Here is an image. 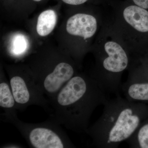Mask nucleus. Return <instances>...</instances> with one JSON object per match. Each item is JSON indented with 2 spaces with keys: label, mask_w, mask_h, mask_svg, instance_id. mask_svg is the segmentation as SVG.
Returning a JSON list of instances; mask_svg holds the SVG:
<instances>
[{
  "label": "nucleus",
  "mask_w": 148,
  "mask_h": 148,
  "mask_svg": "<svg viewBox=\"0 0 148 148\" xmlns=\"http://www.w3.org/2000/svg\"><path fill=\"white\" fill-rule=\"evenodd\" d=\"M57 20L56 13L52 10L44 11L38 17L36 30L41 36L49 35L55 28Z\"/></svg>",
  "instance_id": "nucleus-9"
},
{
  "label": "nucleus",
  "mask_w": 148,
  "mask_h": 148,
  "mask_svg": "<svg viewBox=\"0 0 148 148\" xmlns=\"http://www.w3.org/2000/svg\"><path fill=\"white\" fill-rule=\"evenodd\" d=\"M32 1L36 2H39L41 1L42 0H32Z\"/></svg>",
  "instance_id": "nucleus-14"
},
{
  "label": "nucleus",
  "mask_w": 148,
  "mask_h": 148,
  "mask_svg": "<svg viewBox=\"0 0 148 148\" xmlns=\"http://www.w3.org/2000/svg\"><path fill=\"white\" fill-rule=\"evenodd\" d=\"M25 42L21 38H17L14 44V50H16V52L17 53L21 52V50H24L25 48Z\"/></svg>",
  "instance_id": "nucleus-11"
},
{
  "label": "nucleus",
  "mask_w": 148,
  "mask_h": 148,
  "mask_svg": "<svg viewBox=\"0 0 148 148\" xmlns=\"http://www.w3.org/2000/svg\"><path fill=\"white\" fill-rule=\"evenodd\" d=\"M0 107L5 111V119L16 115V103L10 84L5 80L0 82Z\"/></svg>",
  "instance_id": "nucleus-8"
},
{
  "label": "nucleus",
  "mask_w": 148,
  "mask_h": 148,
  "mask_svg": "<svg viewBox=\"0 0 148 148\" xmlns=\"http://www.w3.org/2000/svg\"><path fill=\"white\" fill-rule=\"evenodd\" d=\"M107 100L94 79L75 75L49 101L53 111L51 119L74 132H86L95 109Z\"/></svg>",
  "instance_id": "nucleus-1"
},
{
  "label": "nucleus",
  "mask_w": 148,
  "mask_h": 148,
  "mask_svg": "<svg viewBox=\"0 0 148 148\" xmlns=\"http://www.w3.org/2000/svg\"><path fill=\"white\" fill-rule=\"evenodd\" d=\"M103 114L86 133L92 145L100 148H116L128 140L148 117V107L139 102H130L120 95L104 105Z\"/></svg>",
  "instance_id": "nucleus-2"
},
{
  "label": "nucleus",
  "mask_w": 148,
  "mask_h": 148,
  "mask_svg": "<svg viewBox=\"0 0 148 148\" xmlns=\"http://www.w3.org/2000/svg\"><path fill=\"white\" fill-rule=\"evenodd\" d=\"M66 29L70 35L81 37L86 40L93 36L96 33L97 20L90 14H77L68 19Z\"/></svg>",
  "instance_id": "nucleus-5"
},
{
  "label": "nucleus",
  "mask_w": 148,
  "mask_h": 148,
  "mask_svg": "<svg viewBox=\"0 0 148 148\" xmlns=\"http://www.w3.org/2000/svg\"><path fill=\"white\" fill-rule=\"evenodd\" d=\"M125 21L138 32H148V12L137 5L128 6L123 11Z\"/></svg>",
  "instance_id": "nucleus-7"
},
{
  "label": "nucleus",
  "mask_w": 148,
  "mask_h": 148,
  "mask_svg": "<svg viewBox=\"0 0 148 148\" xmlns=\"http://www.w3.org/2000/svg\"><path fill=\"white\" fill-rule=\"evenodd\" d=\"M6 120L17 128L31 147H75L60 125L51 119L40 123H27L20 121L16 115Z\"/></svg>",
  "instance_id": "nucleus-3"
},
{
  "label": "nucleus",
  "mask_w": 148,
  "mask_h": 148,
  "mask_svg": "<svg viewBox=\"0 0 148 148\" xmlns=\"http://www.w3.org/2000/svg\"><path fill=\"white\" fill-rule=\"evenodd\" d=\"M13 73L10 76V84L16 101V110L24 111L32 105L47 108L48 100L37 84L33 73Z\"/></svg>",
  "instance_id": "nucleus-4"
},
{
  "label": "nucleus",
  "mask_w": 148,
  "mask_h": 148,
  "mask_svg": "<svg viewBox=\"0 0 148 148\" xmlns=\"http://www.w3.org/2000/svg\"><path fill=\"white\" fill-rule=\"evenodd\" d=\"M136 5L144 9H148V0H132Z\"/></svg>",
  "instance_id": "nucleus-13"
},
{
  "label": "nucleus",
  "mask_w": 148,
  "mask_h": 148,
  "mask_svg": "<svg viewBox=\"0 0 148 148\" xmlns=\"http://www.w3.org/2000/svg\"><path fill=\"white\" fill-rule=\"evenodd\" d=\"M121 89L125 99L130 102L148 101V81L144 80L135 73L130 76Z\"/></svg>",
  "instance_id": "nucleus-6"
},
{
  "label": "nucleus",
  "mask_w": 148,
  "mask_h": 148,
  "mask_svg": "<svg viewBox=\"0 0 148 148\" xmlns=\"http://www.w3.org/2000/svg\"><path fill=\"white\" fill-rule=\"evenodd\" d=\"M127 142L131 148H148V119L141 123Z\"/></svg>",
  "instance_id": "nucleus-10"
},
{
  "label": "nucleus",
  "mask_w": 148,
  "mask_h": 148,
  "mask_svg": "<svg viewBox=\"0 0 148 148\" xmlns=\"http://www.w3.org/2000/svg\"><path fill=\"white\" fill-rule=\"evenodd\" d=\"M65 3L73 5H77L82 4L88 0H61Z\"/></svg>",
  "instance_id": "nucleus-12"
}]
</instances>
